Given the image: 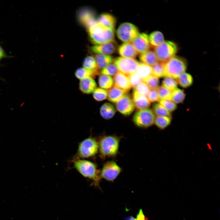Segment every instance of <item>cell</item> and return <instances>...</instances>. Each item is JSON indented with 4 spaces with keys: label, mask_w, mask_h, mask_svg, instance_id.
<instances>
[{
    "label": "cell",
    "mask_w": 220,
    "mask_h": 220,
    "mask_svg": "<svg viewBox=\"0 0 220 220\" xmlns=\"http://www.w3.org/2000/svg\"><path fill=\"white\" fill-rule=\"evenodd\" d=\"M72 161L74 167L81 175L91 180L93 185L99 188L100 171L95 163L83 159H73Z\"/></svg>",
    "instance_id": "obj_1"
},
{
    "label": "cell",
    "mask_w": 220,
    "mask_h": 220,
    "mask_svg": "<svg viewBox=\"0 0 220 220\" xmlns=\"http://www.w3.org/2000/svg\"><path fill=\"white\" fill-rule=\"evenodd\" d=\"M88 31L91 42L96 45L115 41L114 31L98 22L89 28Z\"/></svg>",
    "instance_id": "obj_2"
},
{
    "label": "cell",
    "mask_w": 220,
    "mask_h": 220,
    "mask_svg": "<svg viewBox=\"0 0 220 220\" xmlns=\"http://www.w3.org/2000/svg\"><path fill=\"white\" fill-rule=\"evenodd\" d=\"M120 138L115 135L102 137L98 142V150L102 158L113 157L118 152Z\"/></svg>",
    "instance_id": "obj_3"
},
{
    "label": "cell",
    "mask_w": 220,
    "mask_h": 220,
    "mask_svg": "<svg viewBox=\"0 0 220 220\" xmlns=\"http://www.w3.org/2000/svg\"><path fill=\"white\" fill-rule=\"evenodd\" d=\"M187 66L185 59L174 56L165 63V76L177 79L181 74L185 72Z\"/></svg>",
    "instance_id": "obj_4"
},
{
    "label": "cell",
    "mask_w": 220,
    "mask_h": 220,
    "mask_svg": "<svg viewBox=\"0 0 220 220\" xmlns=\"http://www.w3.org/2000/svg\"><path fill=\"white\" fill-rule=\"evenodd\" d=\"M98 151V142L95 138L90 136L79 144L77 153L73 159L91 157L95 156Z\"/></svg>",
    "instance_id": "obj_5"
},
{
    "label": "cell",
    "mask_w": 220,
    "mask_h": 220,
    "mask_svg": "<svg viewBox=\"0 0 220 220\" xmlns=\"http://www.w3.org/2000/svg\"><path fill=\"white\" fill-rule=\"evenodd\" d=\"M177 50V47L174 42L164 41L154 48V52L159 61L165 63L175 56Z\"/></svg>",
    "instance_id": "obj_6"
},
{
    "label": "cell",
    "mask_w": 220,
    "mask_h": 220,
    "mask_svg": "<svg viewBox=\"0 0 220 220\" xmlns=\"http://www.w3.org/2000/svg\"><path fill=\"white\" fill-rule=\"evenodd\" d=\"M139 34V30L137 27L128 22L121 24L116 31L118 38L125 43L131 42Z\"/></svg>",
    "instance_id": "obj_7"
},
{
    "label": "cell",
    "mask_w": 220,
    "mask_h": 220,
    "mask_svg": "<svg viewBox=\"0 0 220 220\" xmlns=\"http://www.w3.org/2000/svg\"><path fill=\"white\" fill-rule=\"evenodd\" d=\"M155 116L152 110L148 108L139 110L136 112L133 118L135 125L142 128H147L154 123Z\"/></svg>",
    "instance_id": "obj_8"
},
{
    "label": "cell",
    "mask_w": 220,
    "mask_h": 220,
    "mask_svg": "<svg viewBox=\"0 0 220 220\" xmlns=\"http://www.w3.org/2000/svg\"><path fill=\"white\" fill-rule=\"evenodd\" d=\"M113 61L119 72L127 76L136 72L140 63L134 59L122 57H116Z\"/></svg>",
    "instance_id": "obj_9"
},
{
    "label": "cell",
    "mask_w": 220,
    "mask_h": 220,
    "mask_svg": "<svg viewBox=\"0 0 220 220\" xmlns=\"http://www.w3.org/2000/svg\"><path fill=\"white\" fill-rule=\"evenodd\" d=\"M121 171V168L113 161H109L105 163L100 172L101 178L109 181H114Z\"/></svg>",
    "instance_id": "obj_10"
},
{
    "label": "cell",
    "mask_w": 220,
    "mask_h": 220,
    "mask_svg": "<svg viewBox=\"0 0 220 220\" xmlns=\"http://www.w3.org/2000/svg\"><path fill=\"white\" fill-rule=\"evenodd\" d=\"M131 43L138 54H141L149 50L151 47L148 36L144 33H139Z\"/></svg>",
    "instance_id": "obj_11"
},
{
    "label": "cell",
    "mask_w": 220,
    "mask_h": 220,
    "mask_svg": "<svg viewBox=\"0 0 220 220\" xmlns=\"http://www.w3.org/2000/svg\"><path fill=\"white\" fill-rule=\"evenodd\" d=\"M116 103L117 110L124 115H130L134 111L135 108L132 100L126 94Z\"/></svg>",
    "instance_id": "obj_12"
},
{
    "label": "cell",
    "mask_w": 220,
    "mask_h": 220,
    "mask_svg": "<svg viewBox=\"0 0 220 220\" xmlns=\"http://www.w3.org/2000/svg\"><path fill=\"white\" fill-rule=\"evenodd\" d=\"M78 15L80 21L88 29L97 22L94 12L90 9H82L79 12Z\"/></svg>",
    "instance_id": "obj_13"
},
{
    "label": "cell",
    "mask_w": 220,
    "mask_h": 220,
    "mask_svg": "<svg viewBox=\"0 0 220 220\" xmlns=\"http://www.w3.org/2000/svg\"><path fill=\"white\" fill-rule=\"evenodd\" d=\"M117 43L115 41L103 44L95 45L91 47L92 51L96 54L109 55L116 51Z\"/></svg>",
    "instance_id": "obj_14"
},
{
    "label": "cell",
    "mask_w": 220,
    "mask_h": 220,
    "mask_svg": "<svg viewBox=\"0 0 220 220\" xmlns=\"http://www.w3.org/2000/svg\"><path fill=\"white\" fill-rule=\"evenodd\" d=\"M118 51L122 57L134 59L138 54L131 42H125L118 47Z\"/></svg>",
    "instance_id": "obj_15"
},
{
    "label": "cell",
    "mask_w": 220,
    "mask_h": 220,
    "mask_svg": "<svg viewBox=\"0 0 220 220\" xmlns=\"http://www.w3.org/2000/svg\"><path fill=\"white\" fill-rule=\"evenodd\" d=\"M113 79L114 86L126 92L129 91L131 88V86L127 76L120 72L115 75Z\"/></svg>",
    "instance_id": "obj_16"
},
{
    "label": "cell",
    "mask_w": 220,
    "mask_h": 220,
    "mask_svg": "<svg viewBox=\"0 0 220 220\" xmlns=\"http://www.w3.org/2000/svg\"><path fill=\"white\" fill-rule=\"evenodd\" d=\"M133 101L135 107L138 110L148 108L150 102L147 97L143 96L134 90L133 93Z\"/></svg>",
    "instance_id": "obj_17"
},
{
    "label": "cell",
    "mask_w": 220,
    "mask_h": 220,
    "mask_svg": "<svg viewBox=\"0 0 220 220\" xmlns=\"http://www.w3.org/2000/svg\"><path fill=\"white\" fill-rule=\"evenodd\" d=\"M79 86L82 92L86 94H89L93 92L96 88L97 84L92 78L89 77L81 80Z\"/></svg>",
    "instance_id": "obj_18"
},
{
    "label": "cell",
    "mask_w": 220,
    "mask_h": 220,
    "mask_svg": "<svg viewBox=\"0 0 220 220\" xmlns=\"http://www.w3.org/2000/svg\"><path fill=\"white\" fill-rule=\"evenodd\" d=\"M97 20L105 27L114 31L116 19L112 15L107 13H103L99 16Z\"/></svg>",
    "instance_id": "obj_19"
},
{
    "label": "cell",
    "mask_w": 220,
    "mask_h": 220,
    "mask_svg": "<svg viewBox=\"0 0 220 220\" xmlns=\"http://www.w3.org/2000/svg\"><path fill=\"white\" fill-rule=\"evenodd\" d=\"M139 59L142 63L152 66L158 61V60L154 52L148 50L140 54Z\"/></svg>",
    "instance_id": "obj_20"
},
{
    "label": "cell",
    "mask_w": 220,
    "mask_h": 220,
    "mask_svg": "<svg viewBox=\"0 0 220 220\" xmlns=\"http://www.w3.org/2000/svg\"><path fill=\"white\" fill-rule=\"evenodd\" d=\"M108 92V99L111 102L116 103L126 93L123 90L115 86L110 89Z\"/></svg>",
    "instance_id": "obj_21"
},
{
    "label": "cell",
    "mask_w": 220,
    "mask_h": 220,
    "mask_svg": "<svg viewBox=\"0 0 220 220\" xmlns=\"http://www.w3.org/2000/svg\"><path fill=\"white\" fill-rule=\"evenodd\" d=\"M116 110L114 106L111 103H106L101 107L100 113L102 117L105 119H109L114 115Z\"/></svg>",
    "instance_id": "obj_22"
},
{
    "label": "cell",
    "mask_w": 220,
    "mask_h": 220,
    "mask_svg": "<svg viewBox=\"0 0 220 220\" xmlns=\"http://www.w3.org/2000/svg\"><path fill=\"white\" fill-rule=\"evenodd\" d=\"M150 47L155 48L160 45L164 41L163 34L159 31L152 32L148 36Z\"/></svg>",
    "instance_id": "obj_23"
},
{
    "label": "cell",
    "mask_w": 220,
    "mask_h": 220,
    "mask_svg": "<svg viewBox=\"0 0 220 220\" xmlns=\"http://www.w3.org/2000/svg\"><path fill=\"white\" fill-rule=\"evenodd\" d=\"M94 58L99 69L104 68L113 61V57L110 55L96 54Z\"/></svg>",
    "instance_id": "obj_24"
},
{
    "label": "cell",
    "mask_w": 220,
    "mask_h": 220,
    "mask_svg": "<svg viewBox=\"0 0 220 220\" xmlns=\"http://www.w3.org/2000/svg\"><path fill=\"white\" fill-rule=\"evenodd\" d=\"M176 79L178 83L184 88L190 86L192 85L193 81L192 76L190 74L185 72L181 74Z\"/></svg>",
    "instance_id": "obj_25"
},
{
    "label": "cell",
    "mask_w": 220,
    "mask_h": 220,
    "mask_svg": "<svg viewBox=\"0 0 220 220\" xmlns=\"http://www.w3.org/2000/svg\"><path fill=\"white\" fill-rule=\"evenodd\" d=\"M171 117L167 116H158L155 117L154 123L160 130L166 129L171 124Z\"/></svg>",
    "instance_id": "obj_26"
},
{
    "label": "cell",
    "mask_w": 220,
    "mask_h": 220,
    "mask_svg": "<svg viewBox=\"0 0 220 220\" xmlns=\"http://www.w3.org/2000/svg\"><path fill=\"white\" fill-rule=\"evenodd\" d=\"M136 72L143 79L153 75L152 67L142 62L139 63Z\"/></svg>",
    "instance_id": "obj_27"
},
{
    "label": "cell",
    "mask_w": 220,
    "mask_h": 220,
    "mask_svg": "<svg viewBox=\"0 0 220 220\" xmlns=\"http://www.w3.org/2000/svg\"><path fill=\"white\" fill-rule=\"evenodd\" d=\"M83 66V68L89 70L99 73V69L96 60L93 57L89 56L84 60Z\"/></svg>",
    "instance_id": "obj_28"
},
{
    "label": "cell",
    "mask_w": 220,
    "mask_h": 220,
    "mask_svg": "<svg viewBox=\"0 0 220 220\" xmlns=\"http://www.w3.org/2000/svg\"><path fill=\"white\" fill-rule=\"evenodd\" d=\"M98 73L83 67L77 69L75 74L77 78L81 80L89 77L92 78Z\"/></svg>",
    "instance_id": "obj_29"
},
{
    "label": "cell",
    "mask_w": 220,
    "mask_h": 220,
    "mask_svg": "<svg viewBox=\"0 0 220 220\" xmlns=\"http://www.w3.org/2000/svg\"><path fill=\"white\" fill-rule=\"evenodd\" d=\"M98 83L100 86L103 89H110L114 84L113 79L110 76L101 75L98 79Z\"/></svg>",
    "instance_id": "obj_30"
},
{
    "label": "cell",
    "mask_w": 220,
    "mask_h": 220,
    "mask_svg": "<svg viewBox=\"0 0 220 220\" xmlns=\"http://www.w3.org/2000/svg\"><path fill=\"white\" fill-rule=\"evenodd\" d=\"M185 96L182 90L177 88L171 91V100L176 104H180L183 102Z\"/></svg>",
    "instance_id": "obj_31"
},
{
    "label": "cell",
    "mask_w": 220,
    "mask_h": 220,
    "mask_svg": "<svg viewBox=\"0 0 220 220\" xmlns=\"http://www.w3.org/2000/svg\"><path fill=\"white\" fill-rule=\"evenodd\" d=\"M165 63L158 62L152 67V75L158 78L165 77Z\"/></svg>",
    "instance_id": "obj_32"
},
{
    "label": "cell",
    "mask_w": 220,
    "mask_h": 220,
    "mask_svg": "<svg viewBox=\"0 0 220 220\" xmlns=\"http://www.w3.org/2000/svg\"><path fill=\"white\" fill-rule=\"evenodd\" d=\"M152 108L154 113L157 116H167L171 117V112L159 103L154 104Z\"/></svg>",
    "instance_id": "obj_33"
},
{
    "label": "cell",
    "mask_w": 220,
    "mask_h": 220,
    "mask_svg": "<svg viewBox=\"0 0 220 220\" xmlns=\"http://www.w3.org/2000/svg\"><path fill=\"white\" fill-rule=\"evenodd\" d=\"M162 86L172 91L177 88L178 83L175 79L165 76L162 81Z\"/></svg>",
    "instance_id": "obj_34"
},
{
    "label": "cell",
    "mask_w": 220,
    "mask_h": 220,
    "mask_svg": "<svg viewBox=\"0 0 220 220\" xmlns=\"http://www.w3.org/2000/svg\"><path fill=\"white\" fill-rule=\"evenodd\" d=\"M143 80L150 89L157 90L159 87V80L158 78L153 75Z\"/></svg>",
    "instance_id": "obj_35"
},
{
    "label": "cell",
    "mask_w": 220,
    "mask_h": 220,
    "mask_svg": "<svg viewBox=\"0 0 220 220\" xmlns=\"http://www.w3.org/2000/svg\"><path fill=\"white\" fill-rule=\"evenodd\" d=\"M119 72L114 64H111L102 69L101 73V75L111 76L115 75Z\"/></svg>",
    "instance_id": "obj_36"
},
{
    "label": "cell",
    "mask_w": 220,
    "mask_h": 220,
    "mask_svg": "<svg viewBox=\"0 0 220 220\" xmlns=\"http://www.w3.org/2000/svg\"><path fill=\"white\" fill-rule=\"evenodd\" d=\"M160 100H171V91L163 86L157 89Z\"/></svg>",
    "instance_id": "obj_37"
},
{
    "label": "cell",
    "mask_w": 220,
    "mask_h": 220,
    "mask_svg": "<svg viewBox=\"0 0 220 220\" xmlns=\"http://www.w3.org/2000/svg\"><path fill=\"white\" fill-rule=\"evenodd\" d=\"M107 91L101 88H96L93 92V97L97 101H101L105 99L107 97Z\"/></svg>",
    "instance_id": "obj_38"
},
{
    "label": "cell",
    "mask_w": 220,
    "mask_h": 220,
    "mask_svg": "<svg viewBox=\"0 0 220 220\" xmlns=\"http://www.w3.org/2000/svg\"><path fill=\"white\" fill-rule=\"evenodd\" d=\"M127 76L131 87L134 88H135L140 83L143 81V79L136 72L128 75Z\"/></svg>",
    "instance_id": "obj_39"
},
{
    "label": "cell",
    "mask_w": 220,
    "mask_h": 220,
    "mask_svg": "<svg viewBox=\"0 0 220 220\" xmlns=\"http://www.w3.org/2000/svg\"><path fill=\"white\" fill-rule=\"evenodd\" d=\"M159 103L170 112L175 111L177 108L176 104L171 100H159Z\"/></svg>",
    "instance_id": "obj_40"
},
{
    "label": "cell",
    "mask_w": 220,
    "mask_h": 220,
    "mask_svg": "<svg viewBox=\"0 0 220 220\" xmlns=\"http://www.w3.org/2000/svg\"><path fill=\"white\" fill-rule=\"evenodd\" d=\"M134 89L140 94L146 97L150 90L149 87L143 81L140 83Z\"/></svg>",
    "instance_id": "obj_41"
},
{
    "label": "cell",
    "mask_w": 220,
    "mask_h": 220,
    "mask_svg": "<svg viewBox=\"0 0 220 220\" xmlns=\"http://www.w3.org/2000/svg\"><path fill=\"white\" fill-rule=\"evenodd\" d=\"M146 97L150 103L158 101L160 100L157 90L150 89Z\"/></svg>",
    "instance_id": "obj_42"
},
{
    "label": "cell",
    "mask_w": 220,
    "mask_h": 220,
    "mask_svg": "<svg viewBox=\"0 0 220 220\" xmlns=\"http://www.w3.org/2000/svg\"><path fill=\"white\" fill-rule=\"evenodd\" d=\"M136 220H148V218L144 215L142 209L140 210L137 215Z\"/></svg>",
    "instance_id": "obj_43"
},
{
    "label": "cell",
    "mask_w": 220,
    "mask_h": 220,
    "mask_svg": "<svg viewBox=\"0 0 220 220\" xmlns=\"http://www.w3.org/2000/svg\"><path fill=\"white\" fill-rule=\"evenodd\" d=\"M7 57L5 52L2 46L0 45V60Z\"/></svg>",
    "instance_id": "obj_44"
},
{
    "label": "cell",
    "mask_w": 220,
    "mask_h": 220,
    "mask_svg": "<svg viewBox=\"0 0 220 220\" xmlns=\"http://www.w3.org/2000/svg\"><path fill=\"white\" fill-rule=\"evenodd\" d=\"M125 220H136V219L134 217L131 216L125 218Z\"/></svg>",
    "instance_id": "obj_45"
}]
</instances>
